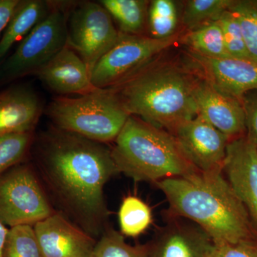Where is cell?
Masks as SVG:
<instances>
[{
    "instance_id": "obj_1",
    "label": "cell",
    "mask_w": 257,
    "mask_h": 257,
    "mask_svg": "<svg viewBox=\"0 0 257 257\" xmlns=\"http://www.w3.org/2000/svg\"><path fill=\"white\" fill-rule=\"evenodd\" d=\"M30 156L55 211L100 237L109 216L104 187L119 174L111 148L51 125L35 135Z\"/></svg>"
},
{
    "instance_id": "obj_2",
    "label": "cell",
    "mask_w": 257,
    "mask_h": 257,
    "mask_svg": "<svg viewBox=\"0 0 257 257\" xmlns=\"http://www.w3.org/2000/svg\"><path fill=\"white\" fill-rule=\"evenodd\" d=\"M169 204L167 213L204 230L213 243L257 241L252 220L223 172H196L157 182Z\"/></svg>"
},
{
    "instance_id": "obj_3",
    "label": "cell",
    "mask_w": 257,
    "mask_h": 257,
    "mask_svg": "<svg viewBox=\"0 0 257 257\" xmlns=\"http://www.w3.org/2000/svg\"><path fill=\"white\" fill-rule=\"evenodd\" d=\"M165 53L106 89L119 98L130 115L172 133L197 116L194 92L200 77L184 58L169 60Z\"/></svg>"
},
{
    "instance_id": "obj_4",
    "label": "cell",
    "mask_w": 257,
    "mask_h": 257,
    "mask_svg": "<svg viewBox=\"0 0 257 257\" xmlns=\"http://www.w3.org/2000/svg\"><path fill=\"white\" fill-rule=\"evenodd\" d=\"M111 148L118 172L135 182H157L199 172L184 156L175 137L140 119L128 117Z\"/></svg>"
},
{
    "instance_id": "obj_5",
    "label": "cell",
    "mask_w": 257,
    "mask_h": 257,
    "mask_svg": "<svg viewBox=\"0 0 257 257\" xmlns=\"http://www.w3.org/2000/svg\"><path fill=\"white\" fill-rule=\"evenodd\" d=\"M52 126L97 143L114 142L131 115L110 89L58 96L47 106Z\"/></svg>"
},
{
    "instance_id": "obj_6",
    "label": "cell",
    "mask_w": 257,
    "mask_h": 257,
    "mask_svg": "<svg viewBox=\"0 0 257 257\" xmlns=\"http://www.w3.org/2000/svg\"><path fill=\"white\" fill-rule=\"evenodd\" d=\"M72 4L69 2H52L46 18L0 65V84L35 74L67 45V20Z\"/></svg>"
},
{
    "instance_id": "obj_7",
    "label": "cell",
    "mask_w": 257,
    "mask_h": 257,
    "mask_svg": "<svg viewBox=\"0 0 257 257\" xmlns=\"http://www.w3.org/2000/svg\"><path fill=\"white\" fill-rule=\"evenodd\" d=\"M55 212L31 162L0 175V222L5 226H33Z\"/></svg>"
},
{
    "instance_id": "obj_8",
    "label": "cell",
    "mask_w": 257,
    "mask_h": 257,
    "mask_svg": "<svg viewBox=\"0 0 257 257\" xmlns=\"http://www.w3.org/2000/svg\"><path fill=\"white\" fill-rule=\"evenodd\" d=\"M182 33L159 40L148 35L119 32L116 44L98 61L91 72L93 86L100 89L115 87L179 43Z\"/></svg>"
},
{
    "instance_id": "obj_9",
    "label": "cell",
    "mask_w": 257,
    "mask_h": 257,
    "mask_svg": "<svg viewBox=\"0 0 257 257\" xmlns=\"http://www.w3.org/2000/svg\"><path fill=\"white\" fill-rule=\"evenodd\" d=\"M68 45L92 72L95 64L119 37L110 15L100 3L85 1L71 5L68 13Z\"/></svg>"
},
{
    "instance_id": "obj_10",
    "label": "cell",
    "mask_w": 257,
    "mask_h": 257,
    "mask_svg": "<svg viewBox=\"0 0 257 257\" xmlns=\"http://www.w3.org/2000/svg\"><path fill=\"white\" fill-rule=\"evenodd\" d=\"M171 134L196 170L202 173L223 172L229 139L200 115L181 124Z\"/></svg>"
},
{
    "instance_id": "obj_11",
    "label": "cell",
    "mask_w": 257,
    "mask_h": 257,
    "mask_svg": "<svg viewBox=\"0 0 257 257\" xmlns=\"http://www.w3.org/2000/svg\"><path fill=\"white\" fill-rule=\"evenodd\" d=\"M184 60L203 79L219 92L241 99L257 89V62L226 57L211 58L187 50Z\"/></svg>"
},
{
    "instance_id": "obj_12",
    "label": "cell",
    "mask_w": 257,
    "mask_h": 257,
    "mask_svg": "<svg viewBox=\"0 0 257 257\" xmlns=\"http://www.w3.org/2000/svg\"><path fill=\"white\" fill-rule=\"evenodd\" d=\"M165 224L155 233L149 257H208L213 241L197 224L166 211Z\"/></svg>"
},
{
    "instance_id": "obj_13",
    "label": "cell",
    "mask_w": 257,
    "mask_h": 257,
    "mask_svg": "<svg viewBox=\"0 0 257 257\" xmlns=\"http://www.w3.org/2000/svg\"><path fill=\"white\" fill-rule=\"evenodd\" d=\"M223 174L257 227V146L246 135L228 143Z\"/></svg>"
},
{
    "instance_id": "obj_14",
    "label": "cell",
    "mask_w": 257,
    "mask_h": 257,
    "mask_svg": "<svg viewBox=\"0 0 257 257\" xmlns=\"http://www.w3.org/2000/svg\"><path fill=\"white\" fill-rule=\"evenodd\" d=\"M33 228L43 257H92L97 241L57 211Z\"/></svg>"
},
{
    "instance_id": "obj_15",
    "label": "cell",
    "mask_w": 257,
    "mask_h": 257,
    "mask_svg": "<svg viewBox=\"0 0 257 257\" xmlns=\"http://www.w3.org/2000/svg\"><path fill=\"white\" fill-rule=\"evenodd\" d=\"M194 98L198 114L229 141L246 135V119L239 99L219 92L201 77L196 87Z\"/></svg>"
},
{
    "instance_id": "obj_16",
    "label": "cell",
    "mask_w": 257,
    "mask_h": 257,
    "mask_svg": "<svg viewBox=\"0 0 257 257\" xmlns=\"http://www.w3.org/2000/svg\"><path fill=\"white\" fill-rule=\"evenodd\" d=\"M35 74L60 96L82 95L96 89L87 64L68 44Z\"/></svg>"
},
{
    "instance_id": "obj_17",
    "label": "cell",
    "mask_w": 257,
    "mask_h": 257,
    "mask_svg": "<svg viewBox=\"0 0 257 257\" xmlns=\"http://www.w3.org/2000/svg\"><path fill=\"white\" fill-rule=\"evenodd\" d=\"M43 104L33 89L19 84L0 92V134L35 133Z\"/></svg>"
},
{
    "instance_id": "obj_18",
    "label": "cell",
    "mask_w": 257,
    "mask_h": 257,
    "mask_svg": "<svg viewBox=\"0 0 257 257\" xmlns=\"http://www.w3.org/2000/svg\"><path fill=\"white\" fill-rule=\"evenodd\" d=\"M52 2L20 0L0 39V65L12 47L21 42L50 13Z\"/></svg>"
},
{
    "instance_id": "obj_19",
    "label": "cell",
    "mask_w": 257,
    "mask_h": 257,
    "mask_svg": "<svg viewBox=\"0 0 257 257\" xmlns=\"http://www.w3.org/2000/svg\"><path fill=\"white\" fill-rule=\"evenodd\" d=\"M117 25L119 32L128 35H148L147 0H101L99 2Z\"/></svg>"
},
{
    "instance_id": "obj_20",
    "label": "cell",
    "mask_w": 257,
    "mask_h": 257,
    "mask_svg": "<svg viewBox=\"0 0 257 257\" xmlns=\"http://www.w3.org/2000/svg\"><path fill=\"white\" fill-rule=\"evenodd\" d=\"M179 43L186 49L211 58L229 57L218 21L211 22L191 31L183 32Z\"/></svg>"
},
{
    "instance_id": "obj_21",
    "label": "cell",
    "mask_w": 257,
    "mask_h": 257,
    "mask_svg": "<svg viewBox=\"0 0 257 257\" xmlns=\"http://www.w3.org/2000/svg\"><path fill=\"white\" fill-rule=\"evenodd\" d=\"M182 11L179 3L173 0H152L148 12V36L152 38H170L179 31Z\"/></svg>"
},
{
    "instance_id": "obj_22",
    "label": "cell",
    "mask_w": 257,
    "mask_h": 257,
    "mask_svg": "<svg viewBox=\"0 0 257 257\" xmlns=\"http://www.w3.org/2000/svg\"><path fill=\"white\" fill-rule=\"evenodd\" d=\"M120 231L123 236L138 237L151 225L152 214L147 203L135 196L125 197L119 209Z\"/></svg>"
},
{
    "instance_id": "obj_23",
    "label": "cell",
    "mask_w": 257,
    "mask_h": 257,
    "mask_svg": "<svg viewBox=\"0 0 257 257\" xmlns=\"http://www.w3.org/2000/svg\"><path fill=\"white\" fill-rule=\"evenodd\" d=\"M233 0H189L182 11L181 25L184 32L191 31L211 22L217 21L229 10Z\"/></svg>"
},
{
    "instance_id": "obj_24",
    "label": "cell",
    "mask_w": 257,
    "mask_h": 257,
    "mask_svg": "<svg viewBox=\"0 0 257 257\" xmlns=\"http://www.w3.org/2000/svg\"><path fill=\"white\" fill-rule=\"evenodd\" d=\"M92 257H149L148 243L128 244L121 232L108 226L96 241Z\"/></svg>"
},
{
    "instance_id": "obj_25",
    "label": "cell",
    "mask_w": 257,
    "mask_h": 257,
    "mask_svg": "<svg viewBox=\"0 0 257 257\" xmlns=\"http://www.w3.org/2000/svg\"><path fill=\"white\" fill-rule=\"evenodd\" d=\"M35 134H0V175L27 162Z\"/></svg>"
},
{
    "instance_id": "obj_26",
    "label": "cell",
    "mask_w": 257,
    "mask_h": 257,
    "mask_svg": "<svg viewBox=\"0 0 257 257\" xmlns=\"http://www.w3.org/2000/svg\"><path fill=\"white\" fill-rule=\"evenodd\" d=\"M3 257H43L33 226L20 225L10 228Z\"/></svg>"
},
{
    "instance_id": "obj_27",
    "label": "cell",
    "mask_w": 257,
    "mask_h": 257,
    "mask_svg": "<svg viewBox=\"0 0 257 257\" xmlns=\"http://www.w3.org/2000/svg\"><path fill=\"white\" fill-rule=\"evenodd\" d=\"M229 11L241 27L251 60L257 62V0H233Z\"/></svg>"
},
{
    "instance_id": "obj_28",
    "label": "cell",
    "mask_w": 257,
    "mask_h": 257,
    "mask_svg": "<svg viewBox=\"0 0 257 257\" xmlns=\"http://www.w3.org/2000/svg\"><path fill=\"white\" fill-rule=\"evenodd\" d=\"M217 21L222 30L225 47L229 57L251 60L241 27L232 13L226 10Z\"/></svg>"
},
{
    "instance_id": "obj_29",
    "label": "cell",
    "mask_w": 257,
    "mask_h": 257,
    "mask_svg": "<svg viewBox=\"0 0 257 257\" xmlns=\"http://www.w3.org/2000/svg\"><path fill=\"white\" fill-rule=\"evenodd\" d=\"M208 257H257V241L213 243Z\"/></svg>"
},
{
    "instance_id": "obj_30",
    "label": "cell",
    "mask_w": 257,
    "mask_h": 257,
    "mask_svg": "<svg viewBox=\"0 0 257 257\" xmlns=\"http://www.w3.org/2000/svg\"><path fill=\"white\" fill-rule=\"evenodd\" d=\"M240 101L246 119V138L257 146V89L245 93Z\"/></svg>"
},
{
    "instance_id": "obj_31",
    "label": "cell",
    "mask_w": 257,
    "mask_h": 257,
    "mask_svg": "<svg viewBox=\"0 0 257 257\" xmlns=\"http://www.w3.org/2000/svg\"><path fill=\"white\" fill-rule=\"evenodd\" d=\"M20 0H0V35L4 32Z\"/></svg>"
},
{
    "instance_id": "obj_32",
    "label": "cell",
    "mask_w": 257,
    "mask_h": 257,
    "mask_svg": "<svg viewBox=\"0 0 257 257\" xmlns=\"http://www.w3.org/2000/svg\"><path fill=\"white\" fill-rule=\"evenodd\" d=\"M9 229L0 222V257H3V248Z\"/></svg>"
}]
</instances>
